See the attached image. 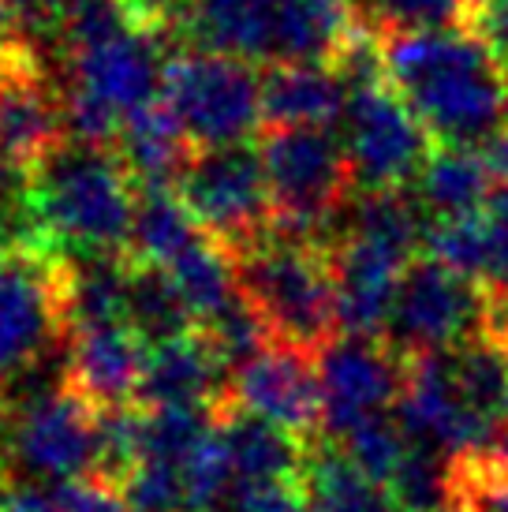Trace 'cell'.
<instances>
[{"label":"cell","instance_id":"1","mask_svg":"<svg viewBox=\"0 0 508 512\" xmlns=\"http://www.w3.org/2000/svg\"><path fill=\"white\" fill-rule=\"evenodd\" d=\"M378 42L389 83L434 143L486 150L508 128V68L479 30L378 27Z\"/></svg>","mask_w":508,"mask_h":512},{"label":"cell","instance_id":"2","mask_svg":"<svg viewBox=\"0 0 508 512\" xmlns=\"http://www.w3.org/2000/svg\"><path fill=\"white\" fill-rule=\"evenodd\" d=\"M30 206L60 255H127L139 184L113 146L68 135L30 172Z\"/></svg>","mask_w":508,"mask_h":512},{"label":"cell","instance_id":"3","mask_svg":"<svg viewBox=\"0 0 508 512\" xmlns=\"http://www.w3.org/2000/svg\"><path fill=\"white\" fill-rule=\"evenodd\" d=\"M236 277L277 344L318 359L337 337L340 314L329 243L269 232L236 255Z\"/></svg>","mask_w":508,"mask_h":512},{"label":"cell","instance_id":"4","mask_svg":"<svg viewBox=\"0 0 508 512\" xmlns=\"http://www.w3.org/2000/svg\"><path fill=\"white\" fill-rule=\"evenodd\" d=\"M165 38L139 23L64 49V116L71 139L116 146L120 124L139 105L161 98Z\"/></svg>","mask_w":508,"mask_h":512},{"label":"cell","instance_id":"5","mask_svg":"<svg viewBox=\"0 0 508 512\" xmlns=\"http://www.w3.org/2000/svg\"><path fill=\"white\" fill-rule=\"evenodd\" d=\"M273 195V232L329 243V225L355 199L352 161L333 128H262L258 135Z\"/></svg>","mask_w":508,"mask_h":512},{"label":"cell","instance_id":"6","mask_svg":"<svg viewBox=\"0 0 508 512\" xmlns=\"http://www.w3.org/2000/svg\"><path fill=\"white\" fill-rule=\"evenodd\" d=\"M161 98L180 116L195 150L247 143L262 131V72L236 53L202 45L169 53Z\"/></svg>","mask_w":508,"mask_h":512},{"label":"cell","instance_id":"7","mask_svg":"<svg viewBox=\"0 0 508 512\" xmlns=\"http://www.w3.org/2000/svg\"><path fill=\"white\" fill-rule=\"evenodd\" d=\"M340 124L355 191H408L434 150V135L385 72L348 83V113Z\"/></svg>","mask_w":508,"mask_h":512},{"label":"cell","instance_id":"8","mask_svg":"<svg viewBox=\"0 0 508 512\" xmlns=\"http://www.w3.org/2000/svg\"><path fill=\"white\" fill-rule=\"evenodd\" d=\"M198 225L240 255L273 232V195H269L262 150L247 143L195 150L187 169L176 180Z\"/></svg>","mask_w":508,"mask_h":512},{"label":"cell","instance_id":"9","mask_svg":"<svg viewBox=\"0 0 508 512\" xmlns=\"http://www.w3.org/2000/svg\"><path fill=\"white\" fill-rule=\"evenodd\" d=\"M98 415L68 382L30 393L12 412H0V460H12L38 483H68L98 464Z\"/></svg>","mask_w":508,"mask_h":512},{"label":"cell","instance_id":"10","mask_svg":"<svg viewBox=\"0 0 508 512\" xmlns=\"http://www.w3.org/2000/svg\"><path fill=\"white\" fill-rule=\"evenodd\" d=\"M486 314H490V288L475 285V277L423 255L411 262L396 288L381 341L400 359L452 352L486 326Z\"/></svg>","mask_w":508,"mask_h":512},{"label":"cell","instance_id":"11","mask_svg":"<svg viewBox=\"0 0 508 512\" xmlns=\"http://www.w3.org/2000/svg\"><path fill=\"white\" fill-rule=\"evenodd\" d=\"M60 333V251L42 243L0 247V385L38 367Z\"/></svg>","mask_w":508,"mask_h":512},{"label":"cell","instance_id":"12","mask_svg":"<svg viewBox=\"0 0 508 512\" xmlns=\"http://www.w3.org/2000/svg\"><path fill=\"white\" fill-rule=\"evenodd\" d=\"M64 139V94L45 72L38 45L8 38L0 68V165L34 172Z\"/></svg>","mask_w":508,"mask_h":512},{"label":"cell","instance_id":"13","mask_svg":"<svg viewBox=\"0 0 508 512\" xmlns=\"http://www.w3.org/2000/svg\"><path fill=\"white\" fill-rule=\"evenodd\" d=\"M393 408L411 441H423L445 456L482 449L501 434L494 415L475 412L464 400L452 378L449 352L404 359V385Z\"/></svg>","mask_w":508,"mask_h":512},{"label":"cell","instance_id":"14","mask_svg":"<svg viewBox=\"0 0 508 512\" xmlns=\"http://www.w3.org/2000/svg\"><path fill=\"white\" fill-rule=\"evenodd\" d=\"M314 363L322 382L325 438H340L367 415L385 412L389 404H396L404 385V359L381 337L337 333Z\"/></svg>","mask_w":508,"mask_h":512},{"label":"cell","instance_id":"15","mask_svg":"<svg viewBox=\"0 0 508 512\" xmlns=\"http://www.w3.org/2000/svg\"><path fill=\"white\" fill-rule=\"evenodd\" d=\"M314 356L269 341L262 352H254L247 363L232 370L228 397L240 408L269 419L273 427L288 430L299 441H314L322 430L325 404Z\"/></svg>","mask_w":508,"mask_h":512},{"label":"cell","instance_id":"16","mask_svg":"<svg viewBox=\"0 0 508 512\" xmlns=\"http://www.w3.org/2000/svg\"><path fill=\"white\" fill-rule=\"evenodd\" d=\"M64 341H68L64 382L79 389L94 408H124L142 393L150 344L127 318L71 326Z\"/></svg>","mask_w":508,"mask_h":512},{"label":"cell","instance_id":"17","mask_svg":"<svg viewBox=\"0 0 508 512\" xmlns=\"http://www.w3.org/2000/svg\"><path fill=\"white\" fill-rule=\"evenodd\" d=\"M232 367L217 352L206 329H187L180 337L150 344L146 374H142L139 400L150 408L161 404H187V408H217L228 400Z\"/></svg>","mask_w":508,"mask_h":512},{"label":"cell","instance_id":"18","mask_svg":"<svg viewBox=\"0 0 508 512\" xmlns=\"http://www.w3.org/2000/svg\"><path fill=\"white\" fill-rule=\"evenodd\" d=\"M348 113V79L333 64L281 60L262 72V128H337Z\"/></svg>","mask_w":508,"mask_h":512},{"label":"cell","instance_id":"19","mask_svg":"<svg viewBox=\"0 0 508 512\" xmlns=\"http://www.w3.org/2000/svg\"><path fill=\"white\" fill-rule=\"evenodd\" d=\"M116 154L124 157L139 191L176 187L180 172L195 157V143L180 124V116L165 105V98H154L124 116L120 135H116Z\"/></svg>","mask_w":508,"mask_h":512},{"label":"cell","instance_id":"20","mask_svg":"<svg viewBox=\"0 0 508 512\" xmlns=\"http://www.w3.org/2000/svg\"><path fill=\"white\" fill-rule=\"evenodd\" d=\"M497 191V169L490 154L479 146H449L438 143L426 157L423 172L415 176L411 195L419 202V210L438 217H460L486 210L490 195Z\"/></svg>","mask_w":508,"mask_h":512},{"label":"cell","instance_id":"21","mask_svg":"<svg viewBox=\"0 0 508 512\" xmlns=\"http://www.w3.org/2000/svg\"><path fill=\"white\" fill-rule=\"evenodd\" d=\"M217 427L225 434L228 456L236 468V483H269V479H299L307 441L299 445L288 430L273 427L269 419L240 408L228 397L217 408Z\"/></svg>","mask_w":508,"mask_h":512},{"label":"cell","instance_id":"22","mask_svg":"<svg viewBox=\"0 0 508 512\" xmlns=\"http://www.w3.org/2000/svg\"><path fill=\"white\" fill-rule=\"evenodd\" d=\"M299 483L311 498V512H400L393 490L352 464L333 438L307 441Z\"/></svg>","mask_w":508,"mask_h":512},{"label":"cell","instance_id":"23","mask_svg":"<svg viewBox=\"0 0 508 512\" xmlns=\"http://www.w3.org/2000/svg\"><path fill=\"white\" fill-rule=\"evenodd\" d=\"M277 4L281 0H195L184 38L202 49H221L254 64H269Z\"/></svg>","mask_w":508,"mask_h":512},{"label":"cell","instance_id":"24","mask_svg":"<svg viewBox=\"0 0 508 512\" xmlns=\"http://www.w3.org/2000/svg\"><path fill=\"white\" fill-rule=\"evenodd\" d=\"M161 270L169 273L172 285L187 299L198 329L217 322L243 296L240 277H236V255L221 240H213L206 228L187 247H180L169 266H161Z\"/></svg>","mask_w":508,"mask_h":512},{"label":"cell","instance_id":"25","mask_svg":"<svg viewBox=\"0 0 508 512\" xmlns=\"http://www.w3.org/2000/svg\"><path fill=\"white\" fill-rule=\"evenodd\" d=\"M127 318L139 329L146 344L180 337L187 329H195V314L180 296V288L172 285V277L161 266L131 262V288H127Z\"/></svg>","mask_w":508,"mask_h":512},{"label":"cell","instance_id":"26","mask_svg":"<svg viewBox=\"0 0 508 512\" xmlns=\"http://www.w3.org/2000/svg\"><path fill=\"white\" fill-rule=\"evenodd\" d=\"M456 512H508V434L490 445L449 456Z\"/></svg>","mask_w":508,"mask_h":512},{"label":"cell","instance_id":"27","mask_svg":"<svg viewBox=\"0 0 508 512\" xmlns=\"http://www.w3.org/2000/svg\"><path fill=\"white\" fill-rule=\"evenodd\" d=\"M333 441L352 456V464H359V468L367 471L370 479L381 486L393 483L400 464H404L411 453L408 430L400 427L396 415H385V412L367 415L363 423H355L352 430H344V434Z\"/></svg>","mask_w":508,"mask_h":512},{"label":"cell","instance_id":"28","mask_svg":"<svg viewBox=\"0 0 508 512\" xmlns=\"http://www.w3.org/2000/svg\"><path fill=\"white\" fill-rule=\"evenodd\" d=\"M423 247L430 258H438L452 270L467 273V277H486V262H490V225H486V210L460 217H438L426 225Z\"/></svg>","mask_w":508,"mask_h":512},{"label":"cell","instance_id":"29","mask_svg":"<svg viewBox=\"0 0 508 512\" xmlns=\"http://www.w3.org/2000/svg\"><path fill=\"white\" fill-rule=\"evenodd\" d=\"M482 0H374L367 19L378 27H452L471 23Z\"/></svg>","mask_w":508,"mask_h":512},{"label":"cell","instance_id":"30","mask_svg":"<svg viewBox=\"0 0 508 512\" xmlns=\"http://www.w3.org/2000/svg\"><path fill=\"white\" fill-rule=\"evenodd\" d=\"M53 498H57L60 512H135L124 486L109 483L94 471L68 479V483H57Z\"/></svg>","mask_w":508,"mask_h":512},{"label":"cell","instance_id":"31","mask_svg":"<svg viewBox=\"0 0 508 512\" xmlns=\"http://www.w3.org/2000/svg\"><path fill=\"white\" fill-rule=\"evenodd\" d=\"M232 512H311V498H307L299 479L236 483Z\"/></svg>","mask_w":508,"mask_h":512},{"label":"cell","instance_id":"32","mask_svg":"<svg viewBox=\"0 0 508 512\" xmlns=\"http://www.w3.org/2000/svg\"><path fill=\"white\" fill-rule=\"evenodd\" d=\"M486 225H490V262L482 281L490 296L508 307V184L497 187L486 202Z\"/></svg>","mask_w":508,"mask_h":512},{"label":"cell","instance_id":"33","mask_svg":"<svg viewBox=\"0 0 508 512\" xmlns=\"http://www.w3.org/2000/svg\"><path fill=\"white\" fill-rule=\"evenodd\" d=\"M124 8L131 12V19L146 30H157L161 38L169 34H187V19L195 0H124Z\"/></svg>","mask_w":508,"mask_h":512},{"label":"cell","instance_id":"34","mask_svg":"<svg viewBox=\"0 0 508 512\" xmlns=\"http://www.w3.org/2000/svg\"><path fill=\"white\" fill-rule=\"evenodd\" d=\"M471 30H479L486 45L494 49L501 64L508 68V0H482V8L471 15Z\"/></svg>","mask_w":508,"mask_h":512},{"label":"cell","instance_id":"35","mask_svg":"<svg viewBox=\"0 0 508 512\" xmlns=\"http://www.w3.org/2000/svg\"><path fill=\"white\" fill-rule=\"evenodd\" d=\"M0 512H60L57 498L42 486H12L0 498Z\"/></svg>","mask_w":508,"mask_h":512},{"label":"cell","instance_id":"36","mask_svg":"<svg viewBox=\"0 0 508 512\" xmlns=\"http://www.w3.org/2000/svg\"><path fill=\"white\" fill-rule=\"evenodd\" d=\"M486 154H490V161H494L497 180H501V184H508V128L497 135L494 143L486 146Z\"/></svg>","mask_w":508,"mask_h":512},{"label":"cell","instance_id":"37","mask_svg":"<svg viewBox=\"0 0 508 512\" xmlns=\"http://www.w3.org/2000/svg\"><path fill=\"white\" fill-rule=\"evenodd\" d=\"M45 4H49V8H57V12L64 15V12H68V8H75L79 0H45Z\"/></svg>","mask_w":508,"mask_h":512},{"label":"cell","instance_id":"38","mask_svg":"<svg viewBox=\"0 0 508 512\" xmlns=\"http://www.w3.org/2000/svg\"><path fill=\"white\" fill-rule=\"evenodd\" d=\"M355 12H363V15H370V8H374V0H348Z\"/></svg>","mask_w":508,"mask_h":512},{"label":"cell","instance_id":"39","mask_svg":"<svg viewBox=\"0 0 508 512\" xmlns=\"http://www.w3.org/2000/svg\"><path fill=\"white\" fill-rule=\"evenodd\" d=\"M4 490H8V464L0 460V498H4Z\"/></svg>","mask_w":508,"mask_h":512},{"label":"cell","instance_id":"40","mask_svg":"<svg viewBox=\"0 0 508 512\" xmlns=\"http://www.w3.org/2000/svg\"><path fill=\"white\" fill-rule=\"evenodd\" d=\"M501 419H505V430H508V397H505V408H501Z\"/></svg>","mask_w":508,"mask_h":512},{"label":"cell","instance_id":"41","mask_svg":"<svg viewBox=\"0 0 508 512\" xmlns=\"http://www.w3.org/2000/svg\"><path fill=\"white\" fill-rule=\"evenodd\" d=\"M0 68H4V42H0Z\"/></svg>","mask_w":508,"mask_h":512}]
</instances>
